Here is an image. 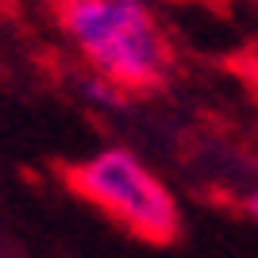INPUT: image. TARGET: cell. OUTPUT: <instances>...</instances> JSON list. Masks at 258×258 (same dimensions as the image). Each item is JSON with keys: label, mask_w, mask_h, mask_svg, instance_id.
Segmentation results:
<instances>
[{"label": "cell", "mask_w": 258, "mask_h": 258, "mask_svg": "<svg viewBox=\"0 0 258 258\" xmlns=\"http://www.w3.org/2000/svg\"><path fill=\"white\" fill-rule=\"evenodd\" d=\"M81 97H85V104L100 108V112H123L127 100H131L119 85H112V81L100 77V74H89L85 81H81Z\"/></svg>", "instance_id": "cell-3"}, {"label": "cell", "mask_w": 258, "mask_h": 258, "mask_svg": "<svg viewBox=\"0 0 258 258\" xmlns=\"http://www.w3.org/2000/svg\"><path fill=\"white\" fill-rule=\"evenodd\" d=\"M66 181L81 201L100 208L135 239L173 243L181 235V208L173 193L127 147H104L85 162H74L66 170Z\"/></svg>", "instance_id": "cell-2"}, {"label": "cell", "mask_w": 258, "mask_h": 258, "mask_svg": "<svg viewBox=\"0 0 258 258\" xmlns=\"http://www.w3.org/2000/svg\"><path fill=\"white\" fill-rule=\"evenodd\" d=\"M58 23L89 70L127 97L166 89L173 50L147 0H58Z\"/></svg>", "instance_id": "cell-1"}]
</instances>
